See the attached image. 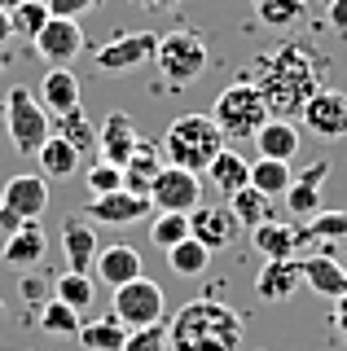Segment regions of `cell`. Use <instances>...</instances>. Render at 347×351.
<instances>
[{
	"instance_id": "obj_42",
	"label": "cell",
	"mask_w": 347,
	"mask_h": 351,
	"mask_svg": "<svg viewBox=\"0 0 347 351\" xmlns=\"http://www.w3.org/2000/svg\"><path fill=\"white\" fill-rule=\"evenodd\" d=\"M330 27L347 36V0H330Z\"/></svg>"
},
{
	"instance_id": "obj_1",
	"label": "cell",
	"mask_w": 347,
	"mask_h": 351,
	"mask_svg": "<svg viewBox=\"0 0 347 351\" xmlns=\"http://www.w3.org/2000/svg\"><path fill=\"white\" fill-rule=\"evenodd\" d=\"M325 71H330L325 53H317L312 44L286 40V44H277L268 58H259L251 84L259 88L268 114L290 119V114H299V110L308 106V97H317L325 88Z\"/></svg>"
},
{
	"instance_id": "obj_22",
	"label": "cell",
	"mask_w": 347,
	"mask_h": 351,
	"mask_svg": "<svg viewBox=\"0 0 347 351\" xmlns=\"http://www.w3.org/2000/svg\"><path fill=\"white\" fill-rule=\"evenodd\" d=\"M40 106L49 114H67V110H80V80H75L71 66H53V71L40 80Z\"/></svg>"
},
{
	"instance_id": "obj_3",
	"label": "cell",
	"mask_w": 347,
	"mask_h": 351,
	"mask_svg": "<svg viewBox=\"0 0 347 351\" xmlns=\"http://www.w3.org/2000/svg\"><path fill=\"white\" fill-rule=\"evenodd\" d=\"M158 149H163V162H167V167L202 176L211 167V158L224 149V132L215 128L211 114H180L176 123H167Z\"/></svg>"
},
{
	"instance_id": "obj_27",
	"label": "cell",
	"mask_w": 347,
	"mask_h": 351,
	"mask_svg": "<svg viewBox=\"0 0 347 351\" xmlns=\"http://www.w3.org/2000/svg\"><path fill=\"white\" fill-rule=\"evenodd\" d=\"M303 285L325 294V299H339V294H347V268L330 255H312L303 259Z\"/></svg>"
},
{
	"instance_id": "obj_20",
	"label": "cell",
	"mask_w": 347,
	"mask_h": 351,
	"mask_svg": "<svg viewBox=\"0 0 347 351\" xmlns=\"http://www.w3.org/2000/svg\"><path fill=\"white\" fill-rule=\"evenodd\" d=\"M303 241H308L303 224H277V219H268V224L251 228V246L264 259H295V250L303 246Z\"/></svg>"
},
{
	"instance_id": "obj_16",
	"label": "cell",
	"mask_w": 347,
	"mask_h": 351,
	"mask_svg": "<svg viewBox=\"0 0 347 351\" xmlns=\"http://www.w3.org/2000/svg\"><path fill=\"white\" fill-rule=\"evenodd\" d=\"M136 141H141V132L132 123V114H123V110H110L106 123L97 128V149H101V158L115 162V167H123V162L132 158Z\"/></svg>"
},
{
	"instance_id": "obj_14",
	"label": "cell",
	"mask_w": 347,
	"mask_h": 351,
	"mask_svg": "<svg viewBox=\"0 0 347 351\" xmlns=\"http://www.w3.org/2000/svg\"><path fill=\"white\" fill-rule=\"evenodd\" d=\"M325 180H330V162H312V167H303L295 180H290V189H286V206L295 211L299 224H308L312 215H321V189H325Z\"/></svg>"
},
{
	"instance_id": "obj_7",
	"label": "cell",
	"mask_w": 347,
	"mask_h": 351,
	"mask_svg": "<svg viewBox=\"0 0 347 351\" xmlns=\"http://www.w3.org/2000/svg\"><path fill=\"white\" fill-rule=\"evenodd\" d=\"M163 312H167V299H163V285L149 277H136L128 285L115 290L110 316L123 329H145V325H163Z\"/></svg>"
},
{
	"instance_id": "obj_26",
	"label": "cell",
	"mask_w": 347,
	"mask_h": 351,
	"mask_svg": "<svg viewBox=\"0 0 347 351\" xmlns=\"http://www.w3.org/2000/svg\"><path fill=\"white\" fill-rule=\"evenodd\" d=\"M255 149L259 158H277V162H290L299 154V128L290 119H268L255 136Z\"/></svg>"
},
{
	"instance_id": "obj_49",
	"label": "cell",
	"mask_w": 347,
	"mask_h": 351,
	"mask_svg": "<svg viewBox=\"0 0 347 351\" xmlns=\"http://www.w3.org/2000/svg\"><path fill=\"white\" fill-rule=\"evenodd\" d=\"M0 132H5V101H0Z\"/></svg>"
},
{
	"instance_id": "obj_8",
	"label": "cell",
	"mask_w": 347,
	"mask_h": 351,
	"mask_svg": "<svg viewBox=\"0 0 347 351\" xmlns=\"http://www.w3.org/2000/svg\"><path fill=\"white\" fill-rule=\"evenodd\" d=\"M303 128H308V136L317 141H343L347 136V93H339V88H321L317 97H308V106L299 110Z\"/></svg>"
},
{
	"instance_id": "obj_44",
	"label": "cell",
	"mask_w": 347,
	"mask_h": 351,
	"mask_svg": "<svg viewBox=\"0 0 347 351\" xmlns=\"http://www.w3.org/2000/svg\"><path fill=\"white\" fill-rule=\"evenodd\" d=\"M23 224H27V219H18L14 211H5V206H0V233H5V237H9V233H18Z\"/></svg>"
},
{
	"instance_id": "obj_19",
	"label": "cell",
	"mask_w": 347,
	"mask_h": 351,
	"mask_svg": "<svg viewBox=\"0 0 347 351\" xmlns=\"http://www.w3.org/2000/svg\"><path fill=\"white\" fill-rule=\"evenodd\" d=\"M93 272H97V285H110V290H119V285H128V281H136V277H145L141 272V255L132 246H101L97 250V263H93Z\"/></svg>"
},
{
	"instance_id": "obj_12",
	"label": "cell",
	"mask_w": 347,
	"mask_h": 351,
	"mask_svg": "<svg viewBox=\"0 0 347 351\" xmlns=\"http://www.w3.org/2000/svg\"><path fill=\"white\" fill-rule=\"evenodd\" d=\"M45 250H49L45 224H40V219H27L18 233L5 237V246H0V263H5V268H14V272H31V268H40Z\"/></svg>"
},
{
	"instance_id": "obj_39",
	"label": "cell",
	"mask_w": 347,
	"mask_h": 351,
	"mask_svg": "<svg viewBox=\"0 0 347 351\" xmlns=\"http://www.w3.org/2000/svg\"><path fill=\"white\" fill-rule=\"evenodd\" d=\"M123 351H171L167 343V325H145V329H128Z\"/></svg>"
},
{
	"instance_id": "obj_47",
	"label": "cell",
	"mask_w": 347,
	"mask_h": 351,
	"mask_svg": "<svg viewBox=\"0 0 347 351\" xmlns=\"http://www.w3.org/2000/svg\"><path fill=\"white\" fill-rule=\"evenodd\" d=\"M18 5H23V0H0V9H5V14H9V9H18Z\"/></svg>"
},
{
	"instance_id": "obj_18",
	"label": "cell",
	"mask_w": 347,
	"mask_h": 351,
	"mask_svg": "<svg viewBox=\"0 0 347 351\" xmlns=\"http://www.w3.org/2000/svg\"><path fill=\"white\" fill-rule=\"evenodd\" d=\"M299 285H303V259H264L255 277V294L268 303H286Z\"/></svg>"
},
{
	"instance_id": "obj_6",
	"label": "cell",
	"mask_w": 347,
	"mask_h": 351,
	"mask_svg": "<svg viewBox=\"0 0 347 351\" xmlns=\"http://www.w3.org/2000/svg\"><path fill=\"white\" fill-rule=\"evenodd\" d=\"M5 136L14 141L18 154H31V158H36V149L53 136L49 110L40 106V97L31 93L27 84H14L9 97H5Z\"/></svg>"
},
{
	"instance_id": "obj_35",
	"label": "cell",
	"mask_w": 347,
	"mask_h": 351,
	"mask_svg": "<svg viewBox=\"0 0 347 351\" xmlns=\"http://www.w3.org/2000/svg\"><path fill=\"white\" fill-rule=\"evenodd\" d=\"M58 136L62 141H71L80 154H88V149H97V123L84 110H67V114H58Z\"/></svg>"
},
{
	"instance_id": "obj_45",
	"label": "cell",
	"mask_w": 347,
	"mask_h": 351,
	"mask_svg": "<svg viewBox=\"0 0 347 351\" xmlns=\"http://www.w3.org/2000/svg\"><path fill=\"white\" fill-rule=\"evenodd\" d=\"M9 40H14V22H9V14L0 9V49H5Z\"/></svg>"
},
{
	"instance_id": "obj_40",
	"label": "cell",
	"mask_w": 347,
	"mask_h": 351,
	"mask_svg": "<svg viewBox=\"0 0 347 351\" xmlns=\"http://www.w3.org/2000/svg\"><path fill=\"white\" fill-rule=\"evenodd\" d=\"M45 5H49L53 18H75V22H80L84 14H93L101 0H45Z\"/></svg>"
},
{
	"instance_id": "obj_33",
	"label": "cell",
	"mask_w": 347,
	"mask_h": 351,
	"mask_svg": "<svg viewBox=\"0 0 347 351\" xmlns=\"http://www.w3.org/2000/svg\"><path fill=\"white\" fill-rule=\"evenodd\" d=\"M167 263H171V272H176V277H202V272H207V263H211V250L202 246V241L185 237L180 246L167 250Z\"/></svg>"
},
{
	"instance_id": "obj_10",
	"label": "cell",
	"mask_w": 347,
	"mask_h": 351,
	"mask_svg": "<svg viewBox=\"0 0 347 351\" xmlns=\"http://www.w3.org/2000/svg\"><path fill=\"white\" fill-rule=\"evenodd\" d=\"M149 206L154 211H198L202 206V180L193 171H180V167H163L149 184Z\"/></svg>"
},
{
	"instance_id": "obj_37",
	"label": "cell",
	"mask_w": 347,
	"mask_h": 351,
	"mask_svg": "<svg viewBox=\"0 0 347 351\" xmlns=\"http://www.w3.org/2000/svg\"><path fill=\"white\" fill-rule=\"evenodd\" d=\"M303 233H308V241H343L347 237V215L343 211H321L303 224Z\"/></svg>"
},
{
	"instance_id": "obj_51",
	"label": "cell",
	"mask_w": 347,
	"mask_h": 351,
	"mask_svg": "<svg viewBox=\"0 0 347 351\" xmlns=\"http://www.w3.org/2000/svg\"><path fill=\"white\" fill-rule=\"evenodd\" d=\"M0 316H5V303H0Z\"/></svg>"
},
{
	"instance_id": "obj_4",
	"label": "cell",
	"mask_w": 347,
	"mask_h": 351,
	"mask_svg": "<svg viewBox=\"0 0 347 351\" xmlns=\"http://www.w3.org/2000/svg\"><path fill=\"white\" fill-rule=\"evenodd\" d=\"M211 119H215V128L224 132V141H255L259 128H264L273 114H268L264 97H259V88L251 80H233L220 97H215Z\"/></svg>"
},
{
	"instance_id": "obj_50",
	"label": "cell",
	"mask_w": 347,
	"mask_h": 351,
	"mask_svg": "<svg viewBox=\"0 0 347 351\" xmlns=\"http://www.w3.org/2000/svg\"><path fill=\"white\" fill-rule=\"evenodd\" d=\"M251 5H268V0H251ZM299 5H308V0H299Z\"/></svg>"
},
{
	"instance_id": "obj_11",
	"label": "cell",
	"mask_w": 347,
	"mask_h": 351,
	"mask_svg": "<svg viewBox=\"0 0 347 351\" xmlns=\"http://www.w3.org/2000/svg\"><path fill=\"white\" fill-rule=\"evenodd\" d=\"M31 44H36V53L49 66H71L84 53V31H80V22H75V18H49L45 31H40Z\"/></svg>"
},
{
	"instance_id": "obj_31",
	"label": "cell",
	"mask_w": 347,
	"mask_h": 351,
	"mask_svg": "<svg viewBox=\"0 0 347 351\" xmlns=\"http://www.w3.org/2000/svg\"><path fill=\"white\" fill-rule=\"evenodd\" d=\"M93 294H97V281L88 277V272H58L53 277V299H62L67 307H75V312H84V307L93 303Z\"/></svg>"
},
{
	"instance_id": "obj_36",
	"label": "cell",
	"mask_w": 347,
	"mask_h": 351,
	"mask_svg": "<svg viewBox=\"0 0 347 351\" xmlns=\"http://www.w3.org/2000/svg\"><path fill=\"white\" fill-rule=\"evenodd\" d=\"M49 5L45 0H23L18 9H9V22H14V36H23V40H36L40 31H45V22H49Z\"/></svg>"
},
{
	"instance_id": "obj_34",
	"label": "cell",
	"mask_w": 347,
	"mask_h": 351,
	"mask_svg": "<svg viewBox=\"0 0 347 351\" xmlns=\"http://www.w3.org/2000/svg\"><path fill=\"white\" fill-rule=\"evenodd\" d=\"M189 237V215L185 211H158L154 224H149V241L167 255L171 246H180V241Z\"/></svg>"
},
{
	"instance_id": "obj_29",
	"label": "cell",
	"mask_w": 347,
	"mask_h": 351,
	"mask_svg": "<svg viewBox=\"0 0 347 351\" xmlns=\"http://www.w3.org/2000/svg\"><path fill=\"white\" fill-rule=\"evenodd\" d=\"M75 338H80V347H84V351H123L128 329L119 325L115 316H101V321H84Z\"/></svg>"
},
{
	"instance_id": "obj_41",
	"label": "cell",
	"mask_w": 347,
	"mask_h": 351,
	"mask_svg": "<svg viewBox=\"0 0 347 351\" xmlns=\"http://www.w3.org/2000/svg\"><path fill=\"white\" fill-rule=\"evenodd\" d=\"M18 285H23V299H27L31 307H36V312H40V307H45L49 299H53V281L45 285L40 277H27V272H23V281H18Z\"/></svg>"
},
{
	"instance_id": "obj_30",
	"label": "cell",
	"mask_w": 347,
	"mask_h": 351,
	"mask_svg": "<svg viewBox=\"0 0 347 351\" xmlns=\"http://www.w3.org/2000/svg\"><path fill=\"white\" fill-rule=\"evenodd\" d=\"M290 180H295L290 162H277V158H259V162H251V189H259L264 197H286Z\"/></svg>"
},
{
	"instance_id": "obj_5",
	"label": "cell",
	"mask_w": 347,
	"mask_h": 351,
	"mask_svg": "<svg viewBox=\"0 0 347 351\" xmlns=\"http://www.w3.org/2000/svg\"><path fill=\"white\" fill-rule=\"evenodd\" d=\"M154 62H158V75L171 88H189V84H198L202 75H207V44H202V36L189 31V27L163 31L158 49H154Z\"/></svg>"
},
{
	"instance_id": "obj_28",
	"label": "cell",
	"mask_w": 347,
	"mask_h": 351,
	"mask_svg": "<svg viewBox=\"0 0 347 351\" xmlns=\"http://www.w3.org/2000/svg\"><path fill=\"white\" fill-rule=\"evenodd\" d=\"M233 211V219H237V228H259V224H268L273 219V197H264L259 189H237L229 202H224Z\"/></svg>"
},
{
	"instance_id": "obj_21",
	"label": "cell",
	"mask_w": 347,
	"mask_h": 351,
	"mask_svg": "<svg viewBox=\"0 0 347 351\" xmlns=\"http://www.w3.org/2000/svg\"><path fill=\"white\" fill-rule=\"evenodd\" d=\"M163 167H167V162H163L158 141H136L132 158L123 162V189L136 193V197H149V184H154V176H158Z\"/></svg>"
},
{
	"instance_id": "obj_38",
	"label": "cell",
	"mask_w": 347,
	"mask_h": 351,
	"mask_svg": "<svg viewBox=\"0 0 347 351\" xmlns=\"http://www.w3.org/2000/svg\"><path fill=\"white\" fill-rule=\"evenodd\" d=\"M84 180H88V189L93 197H101V193H115V189H123V167H115V162H88V171H84Z\"/></svg>"
},
{
	"instance_id": "obj_13",
	"label": "cell",
	"mask_w": 347,
	"mask_h": 351,
	"mask_svg": "<svg viewBox=\"0 0 347 351\" xmlns=\"http://www.w3.org/2000/svg\"><path fill=\"white\" fill-rule=\"evenodd\" d=\"M189 237L202 241L211 250H229L237 246V219L229 206H202V211H189Z\"/></svg>"
},
{
	"instance_id": "obj_17",
	"label": "cell",
	"mask_w": 347,
	"mask_h": 351,
	"mask_svg": "<svg viewBox=\"0 0 347 351\" xmlns=\"http://www.w3.org/2000/svg\"><path fill=\"white\" fill-rule=\"evenodd\" d=\"M97 224H110V228H123V224H136L145 211H154L149 206V197H136V193H128V189H115V193H101V197H93L88 206H84Z\"/></svg>"
},
{
	"instance_id": "obj_46",
	"label": "cell",
	"mask_w": 347,
	"mask_h": 351,
	"mask_svg": "<svg viewBox=\"0 0 347 351\" xmlns=\"http://www.w3.org/2000/svg\"><path fill=\"white\" fill-rule=\"evenodd\" d=\"M136 5H145V9H176L180 0H136Z\"/></svg>"
},
{
	"instance_id": "obj_15",
	"label": "cell",
	"mask_w": 347,
	"mask_h": 351,
	"mask_svg": "<svg viewBox=\"0 0 347 351\" xmlns=\"http://www.w3.org/2000/svg\"><path fill=\"white\" fill-rule=\"evenodd\" d=\"M0 206L14 211L18 219H40L49 211V180L45 176H14L0 189Z\"/></svg>"
},
{
	"instance_id": "obj_32",
	"label": "cell",
	"mask_w": 347,
	"mask_h": 351,
	"mask_svg": "<svg viewBox=\"0 0 347 351\" xmlns=\"http://www.w3.org/2000/svg\"><path fill=\"white\" fill-rule=\"evenodd\" d=\"M36 325L45 329V334H53V338H75V334H80V325H84V316L75 312V307H67L62 299H49L36 312Z\"/></svg>"
},
{
	"instance_id": "obj_23",
	"label": "cell",
	"mask_w": 347,
	"mask_h": 351,
	"mask_svg": "<svg viewBox=\"0 0 347 351\" xmlns=\"http://www.w3.org/2000/svg\"><path fill=\"white\" fill-rule=\"evenodd\" d=\"M62 255H67L71 272H93L97 263V233L84 219H67L62 224Z\"/></svg>"
},
{
	"instance_id": "obj_48",
	"label": "cell",
	"mask_w": 347,
	"mask_h": 351,
	"mask_svg": "<svg viewBox=\"0 0 347 351\" xmlns=\"http://www.w3.org/2000/svg\"><path fill=\"white\" fill-rule=\"evenodd\" d=\"M5 66H9V53H5V49H0V71H5Z\"/></svg>"
},
{
	"instance_id": "obj_25",
	"label": "cell",
	"mask_w": 347,
	"mask_h": 351,
	"mask_svg": "<svg viewBox=\"0 0 347 351\" xmlns=\"http://www.w3.org/2000/svg\"><path fill=\"white\" fill-rule=\"evenodd\" d=\"M80 158H84V154L75 149L71 141H62L58 132L36 149V167H40L45 180H67V176H75V171H80Z\"/></svg>"
},
{
	"instance_id": "obj_9",
	"label": "cell",
	"mask_w": 347,
	"mask_h": 351,
	"mask_svg": "<svg viewBox=\"0 0 347 351\" xmlns=\"http://www.w3.org/2000/svg\"><path fill=\"white\" fill-rule=\"evenodd\" d=\"M154 49H158V31H128V36H115L110 44L97 49V71L128 75V71H136V66L154 62Z\"/></svg>"
},
{
	"instance_id": "obj_24",
	"label": "cell",
	"mask_w": 347,
	"mask_h": 351,
	"mask_svg": "<svg viewBox=\"0 0 347 351\" xmlns=\"http://www.w3.org/2000/svg\"><path fill=\"white\" fill-rule=\"evenodd\" d=\"M207 180L215 184V193L233 197L237 189H246V184H251V162H246L237 149H229V145H224V149L211 158V167H207Z\"/></svg>"
},
{
	"instance_id": "obj_43",
	"label": "cell",
	"mask_w": 347,
	"mask_h": 351,
	"mask_svg": "<svg viewBox=\"0 0 347 351\" xmlns=\"http://www.w3.org/2000/svg\"><path fill=\"white\" fill-rule=\"evenodd\" d=\"M334 329L347 338V294H339V299H334Z\"/></svg>"
},
{
	"instance_id": "obj_2",
	"label": "cell",
	"mask_w": 347,
	"mask_h": 351,
	"mask_svg": "<svg viewBox=\"0 0 347 351\" xmlns=\"http://www.w3.org/2000/svg\"><path fill=\"white\" fill-rule=\"evenodd\" d=\"M171 351H237L242 347V316L220 299H193L167 325Z\"/></svg>"
}]
</instances>
